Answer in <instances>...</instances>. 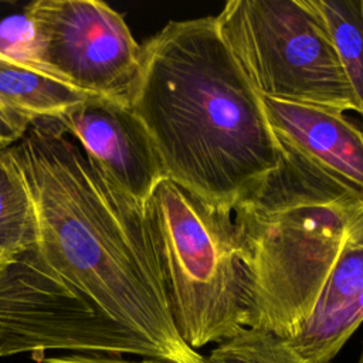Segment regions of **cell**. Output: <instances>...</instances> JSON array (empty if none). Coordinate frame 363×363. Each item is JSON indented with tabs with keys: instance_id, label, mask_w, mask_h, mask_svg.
I'll return each mask as SVG.
<instances>
[{
	"instance_id": "1",
	"label": "cell",
	"mask_w": 363,
	"mask_h": 363,
	"mask_svg": "<svg viewBox=\"0 0 363 363\" xmlns=\"http://www.w3.org/2000/svg\"><path fill=\"white\" fill-rule=\"evenodd\" d=\"M9 149L30 190L47 264L157 359L206 363L176 329L145 207L58 121L31 122Z\"/></svg>"
},
{
	"instance_id": "2",
	"label": "cell",
	"mask_w": 363,
	"mask_h": 363,
	"mask_svg": "<svg viewBox=\"0 0 363 363\" xmlns=\"http://www.w3.org/2000/svg\"><path fill=\"white\" fill-rule=\"evenodd\" d=\"M129 105L166 179L217 210L231 213L281 160L259 95L216 16L172 20L142 44Z\"/></svg>"
},
{
	"instance_id": "3",
	"label": "cell",
	"mask_w": 363,
	"mask_h": 363,
	"mask_svg": "<svg viewBox=\"0 0 363 363\" xmlns=\"http://www.w3.org/2000/svg\"><path fill=\"white\" fill-rule=\"evenodd\" d=\"M231 211L248 286L245 328L294 337L342 252L363 241V194L291 147Z\"/></svg>"
},
{
	"instance_id": "4",
	"label": "cell",
	"mask_w": 363,
	"mask_h": 363,
	"mask_svg": "<svg viewBox=\"0 0 363 363\" xmlns=\"http://www.w3.org/2000/svg\"><path fill=\"white\" fill-rule=\"evenodd\" d=\"M145 214L180 337L197 350L244 329L250 299L231 213L163 179Z\"/></svg>"
},
{
	"instance_id": "5",
	"label": "cell",
	"mask_w": 363,
	"mask_h": 363,
	"mask_svg": "<svg viewBox=\"0 0 363 363\" xmlns=\"http://www.w3.org/2000/svg\"><path fill=\"white\" fill-rule=\"evenodd\" d=\"M216 23L259 96L359 112L329 33L309 0H230Z\"/></svg>"
},
{
	"instance_id": "6",
	"label": "cell",
	"mask_w": 363,
	"mask_h": 363,
	"mask_svg": "<svg viewBox=\"0 0 363 363\" xmlns=\"http://www.w3.org/2000/svg\"><path fill=\"white\" fill-rule=\"evenodd\" d=\"M64 349L155 357L33 245L0 264V356Z\"/></svg>"
},
{
	"instance_id": "7",
	"label": "cell",
	"mask_w": 363,
	"mask_h": 363,
	"mask_svg": "<svg viewBox=\"0 0 363 363\" xmlns=\"http://www.w3.org/2000/svg\"><path fill=\"white\" fill-rule=\"evenodd\" d=\"M24 14L37 68L84 94L129 104L142 45L121 13L98 0H37Z\"/></svg>"
},
{
	"instance_id": "8",
	"label": "cell",
	"mask_w": 363,
	"mask_h": 363,
	"mask_svg": "<svg viewBox=\"0 0 363 363\" xmlns=\"http://www.w3.org/2000/svg\"><path fill=\"white\" fill-rule=\"evenodd\" d=\"M57 121L142 207L166 179L153 140L129 104L89 96Z\"/></svg>"
},
{
	"instance_id": "9",
	"label": "cell",
	"mask_w": 363,
	"mask_h": 363,
	"mask_svg": "<svg viewBox=\"0 0 363 363\" xmlns=\"http://www.w3.org/2000/svg\"><path fill=\"white\" fill-rule=\"evenodd\" d=\"M277 140L346 189L363 194V130L342 112L259 96Z\"/></svg>"
},
{
	"instance_id": "10",
	"label": "cell",
	"mask_w": 363,
	"mask_h": 363,
	"mask_svg": "<svg viewBox=\"0 0 363 363\" xmlns=\"http://www.w3.org/2000/svg\"><path fill=\"white\" fill-rule=\"evenodd\" d=\"M362 322L363 241L342 252L308 319L288 342L306 359L330 363Z\"/></svg>"
},
{
	"instance_id": "11",
	"label": "cell",
	"mask_w": 363,
	"mask_h": 363,
	"mask_svg": "<svg viewBox=\"0 0 363 363\" xmlns=\"http://www.w3.org/2000/svg\"><path fill=\"white\" fill-rule=\"evenodd\" d=\"M89 96L44 69L0 54V101L30 123L57 121Z\"/></svg>"
},
{
	"instance_id": "12",
	"label": "cell",
	"mask_w": 363,
	"mask_h": 363,
	"mask_svg": "<svg viewBox=\"0 0 363 363\" xmlns=\"http://www.w3.org/2000/svg\"><path fill=\"white\" fill-rule=\"evenodd\" d=\"M34 203L9 147L0 149V259L6 261L37 244Z\"/></svg>"
},
{
	"instance_id": "13",
	"label": "cell",
	"mask_w": 363,
	"mask_h": 363,
	"mask_svg": "<svg viewBox=\"0 0 363 363\" xmlns=\"http://www.w3.org/2000/svg\"><path fill=\"white\" fill-rule=\"evenodd\" d=\"M323 21L363 119V0H309Z\"/></svg>"
},
{
	"instance_id": "14",
	"label": "cell",
	"mask_w": 363,
	"mask_h": 363,
	"mask_svg": "<svg viewBox=\"0 0 363 363\" xmlns=\"http://www.w3.org/2000/svg\"><path fill=\"white\" fill-rule=\"evenodd\" d=\"M206 363H315L302 356L285 337L271 332L244 328L217 343Z\"/></svg>"
},
{
	"instance_id": "15",
	"label": "cell",
	"mask_w": 363,
	"mask_h": 363,
	"mask_svg": "<svg viewBox=\"0 0 363 363\" xmlns=\"http://www.w3.org/2000/svg\"><path fill=\"white\" fill-rule=\"evenodd\" d=\"M0 54L35 67L33 30L24 13L0 21Z\"/></svg>"
},
{
	"instance_id": "16",
	"label": "cell",
	"mask_w": 363,
	"mask_h": 363,
	"mask_svg": "<svg viewBox=\"0 0 363 363\" xmlns=\"http://www.w3.org/2000/svg\"><path fill=\"white\" fill-rule=\"evenodd\" d=\"M28 125L30 122L26 118L0 101V149L16 143L23 136Z\"/></svg>"
},
{
	"instance_id": "17",
	"label": "cell",
	"mask_w": 363,
	"mask_h": 363,
	"mask_svg": "<svg viewBox=\"0 0 363 363\" xmlns=\"http://www.w3.org/2000/svg\"><path fill=\"white\" fill-rule=\"evenodd\" d=\"M40 363H173V362L157 359V357H145L142 360H123L118 357L69 354V356H61V357H47V359H43Z\"/></svg>"
},
{
	"instance_id": "18",
	"label": "cell",
	"mask_w": 363,
	"mask_h": 363,
	"mask_svg": "<svg viewBox=\"0 0 363 363\" xmlns=\"http://www.w3.org/2000/svg\"><path fill=\"white\" fill-rule=\"evenodd\" d=\"M357 363H363V349H362V353H360V357H359Z\"/></svg>"
},
{
	"instance_id": "19",
	"label": "cell",
	"mask_w": 363,
	"mask_h": 363,
	"mask_svg": "<svg viewBox=\"0 0 363 363\" xmlns=\"http://www.w3.org/2000/svg\"><path fill=\"white\" fill-rule=\"evenodd\" d=\"M1 262H4V261H1V259H0V264H1Z\"/></svg>"
}]
</instances>
